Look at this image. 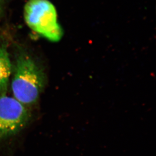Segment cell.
I'll list each match as a JSON object with an SVG mask.
<instances>
[{"mask_svg": "<svg viewBox=\"0 0 156 156\" xmlns=\"http://www.w3.org/2000/svg\"><path fill=\"white\" fill-rule=\"evenodd\" d=\"M45 83L44 74L35 61L27 55L18 56L11 82L14 98L27 107L34 104Z\"/></svg>", "mask_w": 156, "mask_h": 156, "instance_id": "6da1fadb", "label": "cell"}, {"mask_svg": "<svg viewBox=\"0 0 156 156\" xmlns=\"http://www.w3.org/2000/svg\"><path fill=\"white\" fill-rule=\"evenodd\" d=\"M24 17L31 30L47 40L56 42L62 38L63 33L56 8L49 0H28L24 8Z\"/></svg>", "mask_w": 156, "mask_h": 156, "instance_id": "7a4b0ae2", "label": "cell"}, {"mask_svg": "<svg viewBox=\"0 0 156 156\" xmlns=\"http://www.w3.org/2000/svg\"><path fill=\"white\" fill-rule=\"evenodd\" d=\"M30 116L27 106L14 97L0 95V137L18 133L26 125Z\"/></svg>", "mask_w": 156, "mask_h": 156, "instance_id": "3957f363", "label": "cell"}, {"mask_svg": "<svg viewBox=\"0 0 156 156\" xmlns=\"http://www.w3.org/2000/svg\"><path fill=\"white\" fill-rule=\"evenodd\" d=\"M12 72V65L5 44L0 43V95L7 90Z\"/></svg>", "mask_w": 156, "mask_h": 156, "instance_id": "277c9868", "label": "cell"}, {"mask_svg": "<svg viewBox=\"0 0 156 156\" xmlns=\"http://www.w3.org/2000/svg\"><path fill=\"white\" fill-rule=\"evenodd\" d=\"M4 0H0V12H1L2 9L3 8Z\"/></svg>", "mask_w": 156, "mask_h": 156, "instance_id": "5b68a950", "label": "cell"}]
</instances>
